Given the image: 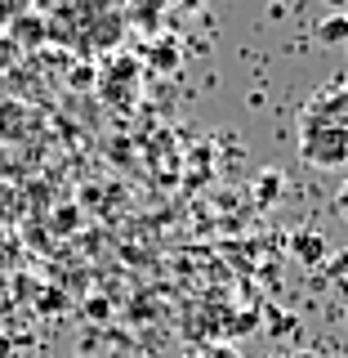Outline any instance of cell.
<instances>
[{
  "instance_id": "cell-1",
  "label": "cell",
  "mask_w": 348,
  "mask_h": 358,
  "mask_svg": "<svg viewBox=\"0 0 348 358\" xmlns=\"http://www.w3.org/2000/svg\"><path fill=\"white\" fill-rule=\"evenodd\" d=\"M299 157L317 171H340L348 162V85H321L299 108Z\"/></svg>"
},
{
  "instance_id": "cell-2",
  "label": "cell",
  "mask_w": 348,
  "mask_h": 358,
  "mask_svg": "<svg viewBox=\"0 0 348 358\" xmlns=\"http://www.w3.org/2000/svg\"><path fill=\"white\" fill-rule=\"evenodd\" d=\"M290 251H295V260H304V264H326L331 255H326V238L321 233H295L290 238Z\"/></svg>"
},
{
  "instance_id": "cell-3",
  "label": "cell",
  "mask_w": 348,
  "mask_h": 358,
  "mask_svg": "<svg viewBox=\"0 0 348 358\" xmlns=\"http://www.w3.org/2000/svg\"><path fill=\"white\" fill-rule=\"evenodd\" d=\"M326 282H331V291H340L348 300V251H335L326 260Z\"/></svg>"
},
{
  "instance_id": "cell-4",
  "label": "cell",
  "mask_w": 348,
  "mask_h": 358,
  "mask_svg": "<svg viewBox=\"0 0 348 358\" xmlns=\"http://www.w3.org/2000/svg\"><path fill=\"white\" fill-rule=\"evenodd\" d=\"M321 41H348V18H326L321 22Z\"/></svg>"
},
{
  "instance_id": "cell-5",
  "label": "cell",
  "mask_w": 348,
  "mask_h": 358,
  "mask_svg": "<svg viewBox=\"0 0 348 358\" xmlns=\"http://www.w3.org/2000/svg\"><path fill=\"white\" fill-rule=\"evenodd\" d=\"M335 206H340V215L348 220V179H344V188H340V197H335Z\"/></svg>"
},
{
  "instance_id": "cell-6",
  "label": "cell",
  "mask_w": 348,
  "mask_h": 358,
  "mask_svg": "<svg viewBox=\"0 0 348 358\" xmlns=\"http://www.w3.org/2000/svg\"><path fill=\"white\" fill-rule=\"evenodd\" d=\"M331 5H335V9H344V5H348V0H331Z\"/></svg>"
}]
</instances>
